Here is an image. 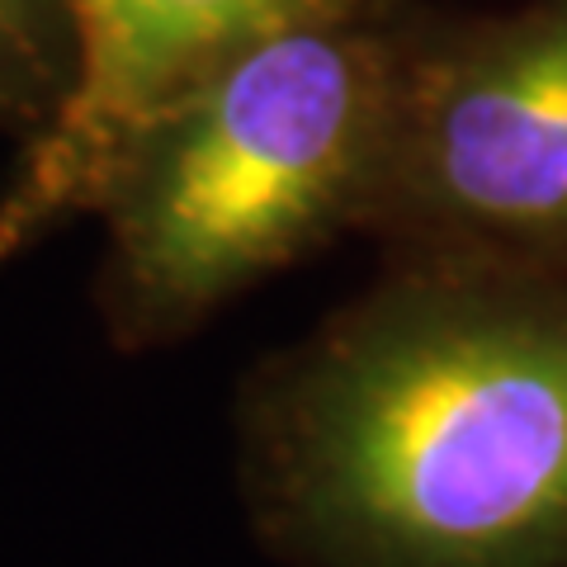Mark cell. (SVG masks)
I'll return each mask as SVG.
<instances>
[{
	"label": "cell",
	"instance_id": "cell-1",
	"mask_svg": "<svg viewBox=\"0 0 567 567\" xmlns=\"http://www.w3.org/2000/svg\"><path fill=\"white\" fill-rule=\"evenodd\" d=\"M289 567H567V270L393 256L237 412Z\"/></svg>",
	"mask_w": 567,
	"mask_h": 567
},
{
	"label": "cell",
	"instance_id": "cell-2",
	"mask_svg": "<svg viewBox=\"0 0 567 567\" xmlns=\"http://www.w3.org/2000/svg\"><path fill=\"white\" fill-rule=\"evenodd\" d=\"M406 10L284 29L171 100L118 162L100 312L114 346L185 341L213 312L374 213Z\"/></svg>",
	"mask_w": 567,
	"mask_h": 567
},
{
	"label": "cell",
	"instance_id": "cell-3",
	"mask_svg": "<svg viewBox=\"0 0 567 567\" xmlns=\"http://www.w3.org/2000/svg\"><path fill=\"white\" fill-rule=\"evenodd\" d=\"M369 237L393 256L567 270V0L406 20Z\"/></svg>",
	"mask_w": 567,
	"mask_h": 567
},
{
	"label": "cell",
	"instance_id": "cell-4",
	"mask_svg": "<svg viewBox=\"0 0 567 567\" xmlns=\"http://www.w3.org/2000/svg\"><path fill=\"white\" fill-rule=\"evenodd\" d=\"M412 0H71L76 76L0 189V265L95 218L142 128L213 66L284 29L402 14Z\"/></svg>",
	"mask_w": 567,
	"mask_h": 567
},
{
	"label": "cell",
	"instance_id": "cell-5",
	"mask_svg": "<svg viewBox=\"0 0 567 567\" xmlns=\"http://www.w3.org/2000/svg\"><path fill=\"white\" fill-rule=\"evenodd\" d=\"M76 76L71 0H0V123L33 137Z\"/></svg>",
	"mask_w": 567,
	"mask_h": 567
}]
</instances>
